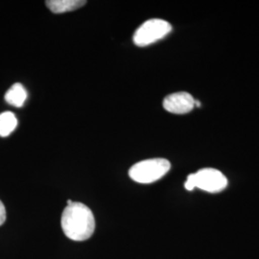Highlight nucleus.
<instances>
[{"label":"nucleus","instance_id":"nucleus-1","mask_svg":"<svg viewBox=\"0 0 259 259\" xmlns=\"http://www.w3.org/2000/svg\"><path fill=\"white\" fill-rule=\"evenodd\" d=\"M62 230L65 236L73 241H85L95 231V218L89 206L79 202L67 204L62 214Z\"/></svg>","mask_w":259,"mask_h":259},{"label":"nucleus","instance_id":"nucleus-2","mask_svg":"<svg viewBox=\"0 0 259 259\" xmlns=\"http://www.w3.org/2000/svg\"><path fill=\"white\" fill-rule=\"evenodd\" d=\"M228 185V179L219 170L213 168H204L187 177L185 187L186 190L192 191L199 188L208 193H218Z\"/></svg>","mask_w":259,"mask_h":259},{"label":"nucleus","instance_id":"nucleus-3","mask_svg":"<svg viewBox=\"0 0 259 259\" xmlns=\"http://www.w3.org/2000/svg\"><path fill=\"white\" fill-rule=\"evenodd\" d=\"M171 163L165 158H151L139 161L129 170V176L139 184H152L165 176Z\"/></svg>","mask_w":259,"mask_h":259},{"label":"nucleus","instance_id":"nucleus-4","mask_svg":"<svg viewBox=\"0 0 259 259\" xmlns=\"http://www.w3.org/2000/svg\"><path fill=\"white\" fill-rule=\"evenodd\" d=\"M172 31V26L166 20L149 19L139 26L134 35V42L139 47H148L157 40L166 37Z\"/></svg>","mask_w":259,"mask_h":259},{"label":"nucleus","instance_id":"nucleus-5","mask_svg":"<svg viewBox=\"0 0 259 259\" xmlns=\"http://www.w3.org/2000/svg\"><path fill=\"white\" fill-rule=\"evenodd\" d=\"M195 99L188 93H173L166 96L163 100V108L165 111L175 114L188 113L194 109Z\"/></svg>","mask_w":259,"mask_h":259},{"label":"nucleus","instance_id":"nucleus-6","mask_svg":"<svg viewBox=\"0 0 259 259\" xmlns=\"http://www.w3.org/2000/svg\"><path fill=\"white\" fill-rule=\"evenodd\" d=\"M48 9L54 14H63L83 7L84 0H48L46 2Z\"/></svg>","mask_w":259,"mask_h":259},{"label":"nucleus","instance_id":"nucleus-7","mask_svg":"<svg viewBox=\"0 0 259 259\" xmlns=\"http://www.w3.org/2000/svg\"><path fill=\"white\" fill-rule=\"evenodd\" d=\"M27 99V92L21 83H14L5 94V101L16 108H21Z\"/></svg>","mask_w":259,"mask_h":259},{"label":"nucleus","instance_id":"nucleus-8","mask_svg":"<svg viewBox=\"0 0 259 259\" xmlns=\"http://www.w3.org/2000/svg\"><path fill=\"white\" fill-rule=\"evenodd\" d=\"M18 126V119L12 111L0 113V137L6 138L10 136Z\"/></svg>","mask_w":259,"mask_h":259},{"label":"nucleus","instance_id":"nucleus-9","mask_svg":"<svg viewBox=\"0 0 259 259\" xmlns=\"http://www.w3.org/2000/svg\"><path fill=\"white\" fill-rule=\"evenodd\" d=\"M6 221V208L3 203L0 201V226H2Z\"/></svg>","mask_w":259,"mask_h":259}]
</instances>
